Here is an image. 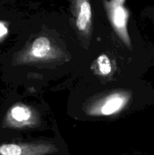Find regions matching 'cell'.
<instances>
[{
	"instance_id": "obj_1",
	"label": "cell",
	"mask_w": 154,
	"mask_h": 155,
	"mask_svg": "<svg viewBox=\"0 0 154 155\" xmlns=\"http://www.w3.org/2000/svg\"><path fill=\"white\" fill-rule=\"evenodd\" d=\"M68 59L64 48L52 36L40 35L15 53L12 59L14 66H52L63 63Z\"/></svg>"
},
{
	"instance_id": "obj_2",
	"label": "cell",
	"mask_w": 154,
	"mask_h": 155,
	"mask_svg": "<svg viewBox=\"0 0 154 155\" xmlns=\"http://www.w3.org/2000/svg\"><path fill=\"white\" fill-rule=\"evenodd\" d=\"M132 97L131 92L125 89L106 92L91 98L83 107L85 113L93 117H109L120 113Z\"/></svg>"
},
{
	"instance_id": "obj_3",
	"label": "cell",
	"mask_w": 154,
	"mask_h": 155,
	"mask_svg": "<svg viewBox=\"0 0 154 155\" xmlns=\"http://www.w3.org/2000/svg\"><path fill=\"white\" fill-rule=\"evenodd\" d=\"M125 0H103L104 9L112 28L122 43L132 49L131 40L128 31L130 14L125 6Z\"/></svg>"
},
{
	"instance_id": "obj_4",
	"label": "cell",
	"mask_w": 154,
	"mask_h": 155,
	"mask_svg": "<svg viewBox=\"0 0 154 155\" xmlns=\"http://www.w3.org/2000/svg\"><path fill=\"white\" fill-rule=\"evenodd\" d=\"M40 115L34 107L18 102L13 104L6 112L2 122L3 128L26 129L38 126Z\"/></svg>"
},
{
	"instance_id": "obj_5",
	"label": "cell",
	"mask_w": 154,
	"mask_h": 155,
	"mask_svg": "<svg viewBox=\"0 0 154 155\" xmlns=\"http://www.w3.org/2000/svg\"><path fill=\"white\" fill-rule=\"evenodd\" d=\"M73 24L81 41L88 43L92 32V11L89 0H71Z\"/></svg>"
},
{
	"instance_id": "obj_6",
	"label": "cell",
	"mask_w": 154,
	"mask_h": 155,
	"mask_svg": "<svg viewBox=\"0 0 154 155\" xmlns=\"http://www.w3.org/2000/svg\"><path fill=\"white\" fill-rule=\"evenodd\" d=\"M57 151L56 145L49 142L0 144V155H47Z\"/></svg>"
},
{
	"instance_id": "obj_7",
	"label": "cell",
	"mask_w": 154,
	"mask_h": 155,
	"mask_svg": "<svg viewBox=\"0 0 154 155\" xmlns=\"http://www.w3.org/2000/svg\"><path fill=\"white\" fill-rule=\"evenodd\" d=\"M92 68L95 74L103 77H109L113 74V71L111 60L106 54H102L97 58L94 61Z\"/></svg>"
},
{
	"instance_id": "obj_8",
	"label": "cell",
	"mask_w": 154,
	"mask_h": 155,
	"mask_svg": "<svg viewBox=\"0 0 154 155\" xmlns=\"http://www.w3.org/2000/svg\"><path fill=\"white\" fill-rule=\"evenodd\" d=\"M8 34V27L4 21H0V42H2Z\"/></svg>"
}]
</instances>
